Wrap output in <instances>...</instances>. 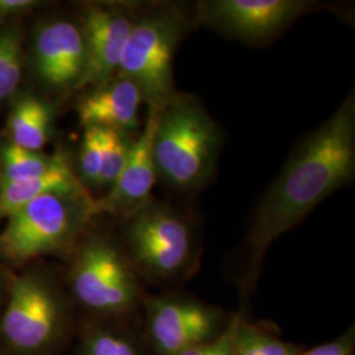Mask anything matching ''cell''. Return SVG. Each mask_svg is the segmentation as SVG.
Masks as SVG:
<instances>
[{"label": "cell", "instance_id": "11", "mask_svg": "<svg viewBox=\"0 0 355 355\" xmlns=\"http://www.w3.org/2000/svg\"><path fill=\"white\" fill-rule=\"evenodd\" d=\"M86 66L80 26L51 20L38 28L35 37V67L40 80L53 91L78 89Z\"/></svg>", "mask_w": 355, "mask_h": 355}, {"label": "cell", "instance_id": "26", "mask_svg": "<svg viewBox=\"0 0 355 355\" xmlns=\"http://www.w3.org/2000/svg\"><path fill=\"white\" fill-rule=\"evenodd\" d=\"M0 355H8V354H7V353H6V352H4V350H3V349H1V347H0Z\"/></svg>", "mask_w": 355, "mask_h": 355}, {"label": "cell", "instance_id": "17", "mask_svg": "<svg viewBox=\"0 0 355 355\" xmlns=\"http://www.w3.org/2000/svg\"><path fill=\"white\" fill-rule=\"evenodd\" d=\"M303 346L282 340L265 324L252 322L243 313L239 320L232 355H300Z\"/></svg>", "mask_w": 355, "mask_h": 355}, {"label": "cell", "instance_id": "20", "mask_svg": "<svg viewBox=\"0 0 355 355\" xmlns=\"http://www.w3.org/2000/svg\"><path fill=\"white\" fill-rule=\"evenodd\" d=\"M103 162L98 187H111L125 167L133 141L127 135L103 129Z\"/></svg>", "mask_w": 355, "mask_h": 355}, {"label": "cell", "instance_id": "5", "mask_svg": "<svg viewBox=\"0 0 355 355\" xmlns=\"http://www.w3.org/2000/svg\"><path fill=\"white\" fill-rule=\"evenodd\" d=\"M0 316L1 349L8 355H55L71 327L70 306L48 277L28 271L11 282Z\"/></svg>", "mask_w": 355, "mask_h": 355}, {"label": "cell", "instance_id": "13", "mask_svg": "<svg viewBox=\"0 0 355 355\" xmlns=\"http://www.w3.org/2000/svg\"><path fill=\"white\" fill-rule=\"evenodd\" d=\"M144 103L139 87L116 76L95 87L78 103L80 125L111 129L127 135L139 127V110Z\"/></svg>", "mask_w": 355, "mask_h": 355}, {"label": "cell", "instance_id": "2", "mask_svg": "<svg viewBox=\"0 0 355 355\" xmlns=\"http://www.w3.org/2000/svg\"><path fill=\"white\" fill-rule=\"evenodd\" d=\"M221 145V129L196 96L178 92L157 112L153 159L157 177L167 186L202 189L212 178Z\"/></svg>", "mask_w": 355, "mask_h": 355}, {"label": "cell", "instance_id": "1", "mask_svg": "<svg viewBox=\"0 0 355 355\" xmlns=\"http://www.w3.org/2000/svg\"><path fill=\"white\" fill-rule=\"evenodd\" d=\"M355 174V96L352 91L336 112L306 136L257 208L245 240L237 284L242 300L257 286L270 246L295 228Z\"/></svg>", "mask_w": 355, "mask_h": 355}, {"label": "cell", "instance_id": "12", "mask_svg": "<svg viewBox=\"0 0 355 355\" xmlns=\"http://www.w3.org/2000/svg\"><path fill=\"white\" fill-rule=\"evenodd\" d=\"M157 112L149 111L145 127L133 141L127 165L108 189L105 196L95 199L94 212L96 216H128L135 214L152 202V192L157 182V170L153 159V135Z\"/></svg>", "mask_w": 355, "mask_h": 355}, {"label": "cell", "instance_id": "18", "mask_svg": "<svg viewBox=\"0 0 355 355\" xmlns=\"http://www.w3.org/2000/svg\"><path fill=\"white\" fill-rule=\"evenodd\" d=\"M57 159V153L45 154L16 146L11 142L0 148V182H15L37 177L48 171Z\"/></svg>", "mask_w": 355, "mask_h": 355}, {"label": "cell", "instance_id": "22", "mask_svg": "<svg viewBox=\"0 0 355 355\" xmlns=\"http://www.w3.org/2000/svg\"><path fill=\"white\" fill-rule=\"evenodd\" d=\"M241 313L242 312L230 313L228 325L216 338L208 343L196 345L180 355H232L234 333Z\"/></svg>", "mask_w": 355, "mask_h": 355}, {"label": "cell", "instance_id": "9", "mask_svg": "<svg viewBox=\"0 0 355 355\" xmlns=\"http://www.w3.org/2000/svg\"><path fill=\"white\" fill-rule=\"evenodd\" d=\"M315 8L318 3L309 0H208L198 3L196 19L229 37L259 42Z\"/></svg>", "mask_w": 355, "mask_h": 355}, {"label": "cell", "instance_id": "21", "mask_svg": "<svg viewBox=\"0 0 355 355\" xmlns=\"http://www.w3.org/2000/svg\"><path fill=\"white\" fill-rule=\"evenodd\" d=\"M103 162L102 128H85V135L79 150L78 166L82 183L98 187Z\"/></svg>", "mask_w": 355, "mask_h": 355}, {"label": "cell", "instance_id": "15", "mask_svg": "<svg viewBox=\"0 0 355 355\" xmlns=\"http://www.w3.org/2000/svg\"><path fill=\"white\" fill-rule=\"evenodd\" d=\"M76 355H153L142 333L129 324L91 320L79 331Z\"/></svg>", "mask_w": 355, "mask_h": 355}, {"label": "cell", "instance_id": "25", "mask_svg": "<svg viewBox=\"0 0 355 355\" xmlns=\"http://www.w3.org/2000/svg\"><path fill=\"white\" fill-rule=\"evenodd\" d=\"M4 282H3V275H1V272H0V302L1 300H4Z\"/></svg>", "mask_w": 355, "mask_h": 355}, {"label": "cell", "instance_id": "10", "mask_svg": "<svg viewBox=\"0 0 355 355\" xmlns=\"http://www.w3.org/2000/svg\"><path fill=\"white\" fill-rule=\"evenodd\" d=\"M133 24L130 13L119 6L92 4L85 10L80 29L86 66L78 89L99 87L116 76Z\"/></svg>", "mask_w": 355, "mask_h": 355}, {"label": "cell", "instance_id": "19", "mask_svg": "<svg viewBox=\"0 0 355 355\" xmlns=\"http://www.w3.org/2000/svg\"><path fill=\"white\" fill-rule=\"evenodd\" d=\"M23 76L21 36L17 29L0 31V103L11 98Z\"/></svg>", "mask_w": 355, "mask_h": 355}, {"label": "cell", "instance_id": "14", "mask_svg": "<svg viewBox=\"0 0 355 355\" xmlns=\"http://www.w3.org/2000/svg\"><path fill=\"white\" fill-rule=\"evenodd\" d=\"M51 192L89 193L64 150L57 152L54 165L41 175L15 182H0V220L8 218L26 204Z\"/></svg>", "mask_w": 355, "mask_h": 355}, {"label": "cell", "instance_id": "16", "mask_svg": "<svg viewBox=\"0 0 355 355\" xmlns=\"http://www.w3.org/2000/svg\"><path fill=\"white\" fill-rule=\"evenodd\" d=\"M51 108L33 95H24L13 104L7 119L10 142L23 149L41 152L51 137Z\"/></svg>", "mask_w": 355, "mask_h": 355}, {"label": "cell", "instance_id": "3", "mask_svg": "<svg viewBox=\"0 0 355 355\" xmlns=\"http://www.w3.org/2000/svg\"><path fill=\"white\" fill-rule=\"evenodd\" d=\"M89 193L51 192L29 202L8 218L0 232V259L24 266L45 255L71 254L95 217Z\"/></svg>", "mask_w": 355, "mask_h": 355}, {"label": "cell", "instance_id": "23", "mask_svg": "<svg viewBox=\"0 0 355 355\" xmlns=\"http://www.w3.org/2000/svg\"><path fill=\"white\" fill-rule=\"evenodd\" d=\"M355 329L352 327L346 330L341 337L329 343L318 345L312 349L303 350L300 355H354Z\"/></svg>", "mask_w": 355, "mask_h": 355}, {"label": "cell", "instance_id": "4", "mask_svg": "<svg viewBox=\"0 0 355 355\" xmlns=\"http://www.w3.org/2000/svg\"><path fill=\"white\" fill-rule=\"evenodd\" d=\"M69 290L91 320L129 324L145 295L125 252L101 234L83 236L73 250Z\"/></svg>", "mask_w": 355, "mask_h": 355}, {"label": "cell", "instance_id": "7", "mask_svg": "<svg viewBox=\"0 0 355 355\" xmlns=\"http://www.w3.org/2000/svg\"><path fill=\"white\" fill-rule=\"evenodd\" d=\"M187 28L186 15L174 6L155 8L135 20L116 76L139 87L149 111L159 112L178 94L174 57Z\"/></svg>", "mask_w": 355, "mask_h": 355}, {"label": "cell", "instance_id": "6", "mask_svg": "<svg viewBox=\"0 0 355 355\" xmlns=\"http://www.w3.org/2000/svg\"><path fill=\"white\" fill-rule=\"evenodd\" d=\"M124 245L136 274L149 283H180L198 268L200 249L195 230L167 204L152 200L128 216Z\"/></svg>", "mask_w": 355, "mask_h": 355}, {"label": "cell", "instance_id": "8", "mask_svg": "<svg viewBox=\"0 0 355 355\" xmlns=\"http://www.w3.org/2000/svg\"><path fill=\"white\" fill-rule=\"evenodd\" d=\"M142 336L153 355H180L216 338L228 325L223 308L182 293L145 295Z\"/></svg>", "mask_w": 355, "mask_h": 355}, {"label": "cell", "instance_id": "24", "mask_svg": "<svg viewBox=\"0 0 355 355\" xmlns=\"http://www.w3.org/2000/svg\"><path fill=\"white\" fill-rule=\"evenodd\" d=\"M41 6L37 0H0V23L33 11Z\"/></svg>", "mask_w": 355, "mask_h": 355}]
</instances>
